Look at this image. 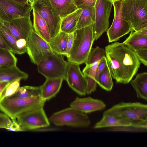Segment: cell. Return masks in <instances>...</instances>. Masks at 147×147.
<instances>
[{
	"label": "cell",
	"mask_w": 147,
	"mask_h": 147,
	"mask_svg": "<svg viewBox=\"0 0 147 147\" xmlns=\"http://www.w3.org/2000/svg\"><path fill=\"white\" fill-rule=\"evenodd\" d=\"M105 50L112 77L117 83H129L140 65L134 51L126 45L118 42L107 45Z\"/></svg>",
	"instance_id": "1"
},
{
	"label": "cell",
	"mask_w": 147,
	"mask_h": 147,
	"mask_svg": "<svg viewBox=\"0 0 147 147\" xmlns=\"http://www.w3.org/2000/svg\"><path fill=\"white\" fill-rule=\"evenodd\" d=\"M93 25L76 30L73 32L74 42L67 57L68 61L79 65L86 63L95 40Z\"/></svg>",
	"instance_id": "2"
},
{
	"label": "cell",
	"mask_w": 147,
	"mask_h": 147,
	"mask_svg": "<svg viewBox=\"0 0 147 147\" xmlns=\"http://www.w3.org/2000/svg\"><path fill=\"white\" fill-rule=\"evenodd\" d=\"M41 96L9 99L0 102V110L11 120H16L19 115L29 111L43 108L45 102Z\"/></svg>",
	"instance_id": "3"
},
{
	"label": "cell",
	"mask_w": 147,
	"mask_h": 147,
	"mask_svg": "<svg viewBox=\"0 0 147 147\" xmlns=\"http://www.w3.org/2000/svg\"><path fill=\"white\" fill-rule=\"evenodd\" d=\"M122 13L132 30L147 27V0H123Z\"/></svg>",
	"instance_id": "4"
},
{
	"label": "cell",
	"mask_w": 147,
	"mask_h": 147,
	"mask_svg": "<svg viewBox=\"0 0 147 147\" xmlns=\"http://www.w3.org/2000/svg\"><path fill=\"white\" fill-rule=\"evenodd\" d=\"M110 115L127 120L131 123L147 120V105L139 102H121L105 111Z\"/></svg>",
	"instance_id": "5"
},
{
	"label": "cell",
	"mask_w": 147,
	"mask_h": 147,
	"mask_svg": "<svg viewBox=\"0 0 147 147\" xmlns=\"http://www.w3.org/2000/svg\"><path fill=\"white\" fill-rule=\"evenodd\" d=\"M37 65L38 72L46 79L66 80L67 62L64 60L62 55L53 53Z\"/></svg>",
	"instance_id": "6"
},
{
	"label": "cell",
	"mask_w": 147,
	"mask_h": 147,
	"mask_svg": "<svg viewBox=\"0 0 147 147\" xmlns=\"http://www.w3.org/2000/svg\"><path fill=\"white\" fill-rule=\"evenodd\" d=\"M49 122L57 126L66 125L75 127H86L91 123L88 117L70 107L53 113Z\"/></svg>",
	"instance_id": "7"
},
{
	"label": "cell",
	"mask_w": 147,
	"mask_h": 147,
	"mask_svg": "<svg viewBox=\"0 0 147 147\" xmlns=\"http://www.w3.org/2000/svg\"><path fill=\"white\" fill-rule=\"evenodd\" d=\"M31 5L46 22L51 38L56 36L60 31L61 19L49 0H35Z\"/></svg>",
	"instance_id": "8"
},
{
	"label": "cell",
	"mask_w": 147,
	"mask_h": 147,
	"mask_svg": "<svg viewBox=\"0 0 147 147\" xmlns=\"http://www.w3.org/2000/svg\"><path fill=\"white\" fill-rule=\"evenodd\" d=\"M31 61L37 65L40 62L46 60L49 56L54 53L48 42L32 30L29 37L27 47V52Z\"/></svg>",
	"instance_id": "9"
},
{
	"label": "cell",
	"mask_w": 147,
	"mask_h": 147,
	"mask_svg": "<svg viewBox=\"0 0 147 147\" xmlns=\"http://www.w3.org/2000/svg\"><path fill=\"white\" fill-rule=\"evenodd\" d=\"M123 1L113 2L114 17L112 24L107 31L109 41L111 42L118 40L129 33L132 28L129 23L123 18L122 13Z\"/></svg>",
	"instance_id": "10"
},
{
	"label": "cell",
	"mask_w": 147,
	"mask_h": 147,
	"mask_svg": "<svg viewBox=\"0 0 147 147\" xmlns=\"http://www.w3.org/2000/svg\"><path fill=\"white\" fill-rule=\"evenodd\" d=\"M16 119L23 131L47 127L50 125V122L43 108L22 113Z\"/></svg>",
	"instance_id": "11"
},
{
	"label": "cell",
	"mask_w": 147,
	"mask_h": 147,
	"mask_svg": "<svg viewBox=\"0 0 147 147\" xmlns=\"http://www.w3.org/2000/svg\"><path fill=\"white\" fill-rule=\"evenodd\" d=\"M112 5L113 2L110 0H96L94 6L95 22L93 25L95 40H97L108 29Z\"/></svg>",
	"instance_id": "12"
},
{
	"label": "cell",
	"mask_w": 147,
	"mask_h": 147,
	"mask_svg": "<svg viewBox=\"0 0 147 147\" xmlns=\"http://www.w3.org/2000/svg\"><path fill=\"white\" fill-rule=\"evenodd\" d=\"M30 3L23 5L12 0H0V22H9L18 18L30 16Z\"/></svg>",
	"instance_id": "13"
},
{
	"label": "cell",
	"mask_w": 147,
	"mask_h": 147,
	"mask_svg": "<svg viewBox=\"0 0 147 147\" xmlns=\"http://www.w3.org/2000/svg\"><path fill=\"white\" fill-rule=\"evenodd\" d=\"M79 65L77 63L68 61L65 80L69 86L77 93L85 95L86 94L87 81L82 72Z\"/></svg>",
	"instance_id": "14"
},
{
	"label": "cell",
	"mask_w": 147,
	"mask_h": 147,
	"mask_svg": "<svg viewBox=\"0 0 147 147\" xmlns=\"http://www.w3.org/2000/svg\"><path fill=\"white\" fill-rule=\"evenodd\" d=\"M16 39H23L28 41L33 27L30 16L14 19L2 23Z\"/></svg>",
	"instance_id": "15"
},
{
	"label": "cell",
	"mask_w": 147,
	"mask_h": 147,
	"mask_svg": "<svg viewBox=\"0 0 147 147\" xmlns=\"http://www.w3.org/2000/svg\"><path fill=\"white\" fill-rule=\"evenodd\" d=\"M70 107L85 114L102 111L106 107L102 100L90 97L80 98L77 97L71 103Z\"/></svg>",
	"instance_id": "16"
},
{
	"label": "cell",
	"mask_w": 147,
	"mask_h": 147,
	"mask_svg": "<svg viewBox=\"0 0 147 147\" xmlns=\"http://www.w3.org/2000/svg\"><path fill=\"white\" fill-rule=\"evenodd\" d=\"M129 36L122 43L134 51L147 48V27L137 31L132 30Z\"/></svg>",
	"instance_id": "17"
},
{
	"label": "cell",
	"mask_w": 147,
	"mask_h": 147,
	"mask_svg": "<svg viewBox=\"0 0 147 147\" xmlns=\"http://www.w3.org/2000/svg\"><path fill=\"white\" fill-rule=\"evenodd\" d=\"M63 80L61 79H46L40 86L42 98L46 101L55 96L59 91Z\"/></svg>",
	"instance_id": "18"
},
{
	"label": "cell",
	"mask_w": 147,
	"mask_h": 147,
	"mask_svg": "<svg viewBox=\"0 0 147 147\" xmlns=\"http://www.w3.org/2000/svg\"><path fill=\"white\" fill-rule=\"evenodd\" d=\"M54 10L62 19L75 11L78 7L73 0H49Z\"/></svg>",
	"instance_id": "19"
},
{
	"label": "cell",
	"mask_w": 147,
	"mask_h": 147,
	"mask_svg": "<svg viewBox=\"0 0 147 147\" xmlns=\"http://www.w3.org/2000/svg\"><path fill=\"white\" fill-rule=\"evenodd\" d=\"M69 34L60 31L48 42L55 53L66 56Z\"/></svg>",
	"instance_id": "20"
},
{
	"label": "cell",
	"mask_w": 147,
	"mask_h": 147,
	"mask_svg": "<svg viewBox=\"0 0 147 147\" xmlns=\"http://www.w3.org/2000/svg\"><path fill=\"white\" fill-rule=\"evenodd\" d=\"M131 84L136 92L137 97L147 100V73L138 74Z\"/></svg>",
	"instance_id": "21"
},
{
	"label": "cell",
	"mask_w": 147,
	"mask_h": 147,
	"mask_svg": "<svg viewBox=\"0 0 147 147\" xmlns=\"http://www.w3.org/2000/svg\"><path fill=\"white\" fill-rule=\"evenodd\" d=\"M132 123L125 119L110 115H103L102 117L94 126V129L113 127L129 125Z\"/></svg>",
	"instance_id": "22"
},
{
	"label": "cell",
	"mask_w": 147,
	"mask_h": 147,
	"mask_svg": "<svg viewBox=\"0 0 147 147\" xmlns=\"http://www.w3.org/2000/svg\"><path fill=\"white\" fill-rule=\"evenodd\" d=\"M82 11V8H78L75 11L61 19L60 31L69 34L76 30Z\"/></svg>",
	"instance_id": "23"
},
{
	"label": "cell",
	"mask_w": 147,
	"mask_h": 147,
	"mask_svg": "<svg viewBox=\"0 0 147 147\" xmlns=\"http://www.w3.org/2000/svg\"><path fill=\"white\" fill-rule=\"evenodd\" d=\"M33 15V29L40 36L47 42H49L51 38L47 26L45 21L39 14L32 8Z\"/></svg>",
	"instance_id": "24"
},
{
	"label": "cell",
	"mask_w": 147,
	"mask_h": 147,
	"mask_svg": "<svg viewBox=\"0 0 147 147\" xmlns=\"http://www.w3.org/2000/svg\"><path fill=\"white\" fill-rule=\"evenodd\" d=\"M28 76L27 74L21 71L17 66L0 67V82H10L18 78L26 80Z\"/></svg>",
	"instance_id": "25"
},
{
	"label": "cell",
	"mask_w": 147,
	"mask_h": 147,
	"mask_svg": "<svg viewBox=\"0 0 147 147\" xmlns=\"http://www.w3.org/2000/svg\"><path fill=\"white\" fill-rule=\"evenodd\" d=\"M78 7L82 8V11L76 26V30L94 23L95 20L94 7L83 5Z\"/></svg>",
	"instance_id": "26"
},
{
	"label": "cell",
	"mask_w": 147,
	"mask_h": 147,
	"mask_svg": "<svg viewBox=\"0 0 147 147\" xmlns=\"http://www.w3.org/2000/svg\"><path fill=\"white\" fill-rule=\"evenodd\" d=\"M99 61L86 65V66L83 70V73L87 81L86 94H90L94 92L96 90L97 84L95 80V74L96 69Z\"/></svg>",
	"instance_id": "27"
},
{
	"label": "cell",
	"mask_w": 147,
	"mask_h": 147,
	"mask_svg": "<svg viewBox=\"0 0 147 147\" xmlns=\"http://www.w3.org/2000/svg\"><path fill=\"white\" fill-rule=\"evenodd\" d=\"M40 86H25L20 87L15 93L6 98L9 99L22 98L41 96Z\"/></svg>",
	"instance_id": "28"
},
{
	"label": "cell",
	"mask_w": 147,
	"mask_h": 147,
	"mask_svg": "<svg viewBox=\"0 0 147 147\" xmlns=\"http://www.w3.org/2000/svg\"><path fill=\"white\" fill-rule=\"evenodd\" d=\"M96 82L100 87L104 90L108 91L112 90L113 83L108 65L100 74Z\"/></svg>",
	"instance_id": "29"
},
{
	"label": "cell",
	"mask_w": 147,
	"mask_h": 147,
	"mask_svg": "<svg viewBox=\"0 0 147 147\" xmlns=\"http://www.w3.org/2000/svg\"><path fill=\"white\" fill-rule=\"evenodd\" d=\"M107 130L108 131H115L146 132L147 120L132 123L131 124L127 126L109 127Z\"/></svg>",
	"instance_id": "30"
},
{
	"label": "cell",
	"mask_w": 147,
	"mask_h": 147,
	"mask_svg": "<svg viewBox=\"0 0 147 147\" xmlns=\"http://www.w3.org/2000/svg\"><path fill=\"white\" fill-rule=\"evenodd\" d=\"M17 59L11 51L0 48V67H11L16 66Z\"/></svg>",
	"instance_id": "31"
},
{
	"label": "cell",
	"mask_w": 147,
	"mask_h": 147,
	"mask_svg": "<svg viewBox=\"0 0 147 147\" xmlns=\"http://www.w3.org/2000/svg\"><path fill=\"white\" fill-rule=\"evenodd\" d=\"M0 33L13 53L19 55L16 45L17 40L8 30L0 22Z\"/></svg>",
	"instance_id": "32"
},
{
	"label": "cell",
	"mask_w": 147,
	"mask_h": 147,
	"mask_svg": "<svg viewBox=\"0 0 147 147\" xmlns=\"http://www.w3.org/2000/svg\"><path fill=\"white\" fill-rule=\"evenodd\" d=\"M22 79L18 78L10 82L1 95V100L15 93L20 87V82Z\"/></svg>",
	"instance_id": "33"
},
{
	"label": "cell",
	"mask_w": 147,
	"mask_h": 147,
	"mask_svg": "<svg viewBox=\"0 0 147 147\" xmlns=\"http://www.w3.org/2000/svg\"><path fill=\"white\" fill-rule=\"evenodd\" d=\"M105 56H106L105 49L97 46L90 52L86 64L89 65L99 61L102 57Z\"/></svg>",
	"instance_id": "34"
},
{
	"label": "cell",
	"mask_w": 147,
	"mask_h": 147,
	"mask_svg": "<svg viewBox=\"0 0 147 147\" xmlns=\"http://www.w3.org/2000/svg\"><path fill=\"white\" fill-rule=\"evenodd\" d=\"M140 62L145 66L147 65V48L134 51Z\"/></svg>",
	"instance_id": "35"
},
{
	"label": "cell",
	"mask_w": 147,
	"mask_h": 147,
	"mask_svg": "<svg viewBox=\"0 0 147 147\" xmlns=\"http://www.w3.org/2000/svg\"><path fill=\"white\" fill-rule=\"evenodd\" d=\"M11 121V119L7 115L0 113V129H7Z\"/></svg>",
	"instance_id": "36"
},
{
	"label": "cell",
	"mask_w": 147,
	"mask_h": 147,
	"mask_svg": "<svg viewBox=\"0 0 147 147\" xmlns=\"http://www.w3.org/2000/svg\"><path fill=\"white\" fill-rule=\"evenodd\" d=\"M107 65V61L106 57H104L100 60L96 69L95 74L96 82L100 74Z\"/></svg>",
	"instance_id": "37"
},
{
	"label": "cell",
	"mask_w": 147,
	"mask_h": 147,
	"mask_svg": "<svg viewBox=\"0 0 147 147\" xmlns=\"http://www.w3.org/2000/svg\"><path fill=\"white\" fill-rule=\"evenodd\" d=\"M96 0H73L74 2L77 7L85 5L94 7Z\"/></svg>",
	"instance_id": "38"
},
{
	"label": "cell",
	"mask_w": 147,
	"mask_h": 147,
	"mask_svg": "<svg viewBox=\"0 0 147 147\" xmlns=\"http://www.w3.org/2000/svg\"><path fill=\"white\" fill-rule=\"evenodd\" d=\"M74 40V34L73 32L69 34L67 41L66 56H68L69 52L73 45Z\"/></svg>",
	"instance_id": "39"
},
{
	"label": "cell",
	"mask_w": 147,
	"mask_h": 147,
	"mask_svg": "<svg viewBox=\"0 0 147 147\" xmlns=\"http://www.w3.org/2000/svg\"><path fill=\"white\" fill-rule=\"evenodd\" d=\"M12 121L7 129L13 131H23L18 124L16 119L11 120Z\"/></svg>",
	"instance_id": "40"
},
{
	"label": "cell",
	"mask_w": 147,
	"mask_h": 147,
	"mask_svg": "<svg viewBox=\"0 0 147 147\" xmlns=\"http://www.w3.org/2000/svg\"><path fill=\"white\" fill-rule=\"evenodd\" d=\"M0 48L7 49L11 52V49L10 48L6 43L0 33Z\"/></svg>",
	"instance_id": "41"
},
{
	"label": "cell",
	"mask_w": 147,
	"mask_h": 147,
	"mask_svg": "<svg viewBox=\"0 0 147 147\" xmlns=\"http://www.w3.org/2000/svg\"><path fill=\"white\" fill-rule=\"evenodd\" d=\"M10 82H0V95Z\"/></svg>",
	"instance_id": "42"
},
{
	"label": "cell",
	"mask_w": 147,
	"mask_h": 147,
	"mask_svg": "<svg viewBox=\"0 0 147 147\" xmlns=\"http://www.w3.org/2000/svg\"><path fill=\"white\" fill-rule=\"evenodd\" d=\"M17 3L23 5H26L28 4L29 3L28 0H12Z\"/></svg>",
	"instance_id": "43"
},
{
	"label": "cell",
	"mask_w": 147,
	"mask_h": 147,
	"mask_svg": "<svg viewBox=\"0 0 147 147\" xmlns=\"http://www.w3.org/2000/svg\"><path fill=\"white\" fill-rule=\"evenodd\" d=\"M35 0H28V2L30 4H31Z\"/></svg>",
	"instance_id": "44"
},
{
	"label": "cell",
	"mask_w": 147,
	"mask_h": 147,
	"mask_svg": "<svg viewBox=\"0 0 147 147\" xmlns=\"http://www.w3.org/2000/svg\"><path fill=\"white\" fill-rule=\"evenodd\" d=\"M111 0L112 2H114V1H122L123 0Z\"/></svg>",
	"instance_id": "45"
},
{
	"label": "cell",
	"mask_w": 147,
	"mask_h": 147,
	"mask_svg": "<svg viewBox=\"0 0 147 147\" xmlns=\"http://www.w3.org/2000/svg\"><path fill=\"white\" fill-rule=\"evenodd\" d=\"M1 101V95H0V102Z\"/></svg>",
	"instance_id": "46"
},
{
	"label": "cell",
	"mask_w": 147,
	"mask_h": 147,
	"mask_svg": "<svg viewBox=\"0 0 147 147\" xmlns=\"http://www.w3.org/2000/svg\"></svg>",
	"instance_id": "47"
}]
</instances>
